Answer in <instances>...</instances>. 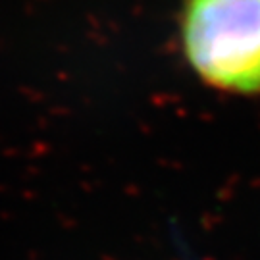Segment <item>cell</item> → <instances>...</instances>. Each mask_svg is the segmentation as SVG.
Segmentation results:
<instances>
[{"mask_svg": "<svg viewBox=\"0 0 260 260\" xmlns=\"http://www.w3.org/2000/svg\"><path fill=\"white\" fill-rule=\"evenodd\" d=\"M183 47L206 83L260 91V0H187Z\"/></svg>", "mask_w": 260, "mask_h": 260, "instance_id": "cell-1", "label": "cell"}]
</instances>
